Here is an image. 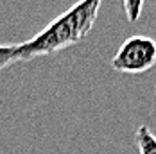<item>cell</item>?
Here are the masks:
<instances>
[{
	"instance_id": "1",
	"label": "cell",
	"mask_w": 156,
	"mask_h": 154,
	"mask_svg": "<svg viewBox=\"0 0 156 154\" xmlns=\"http://www.w3.org/2000/svg\"><path fill=\"white\" fill-rule=\"evenodd\" d=\"M101 2L102 0H79L29 41L16 43V61H31L40 56L56 54L83 41L94 29Z\"/></svg>"
},
{
	"instance_id": "5",
	"label": "cell",
	"mask_w": 156,
	"mask_h": 154,
	"mask_svg": "<svg viewBox=\"0 0 156 154\" xmlns=\"http://www.w3.org/2000/svg\"><path fill=\"white\" fill-rule=\"evenodd\" d=\"M16 61V43H9V45H0V70L11 66Z\"/></svg>"
},
{
	"instance_id": "6",
	"label": "cell",
	"mask_w": 156,
	"mask_h": 154,
	"mask_svg": "<svg viewBox=\"0 0 156 154\" xmlns=\"http://www.w3.org/2000/svg\"><path fill=\"white\" fill-rule=\"evenodd\" d=\"M154 92H156V84H154Z\"/></svg>"
},
{
	"instance_id": "4",
	"label": "cell",
	"mask_w": 156,
	"mask_h": 154,
	"mask_svg": "<svg viewBox=\"0 0 156 154\" xmlns=\"http://www.w3.org/2000/svg\"><path fill=\"white\" fill-rule=\"evenodd\" d=\"M144 4H145V0H122L126 18H127V22H129V23H135V22H138V20H140Z\"/></svg>"
},
{
	"instance_id": "2",
	"label": "cell",
	"mask_w": 156,
	"mask_h": 154,
	"mask_svg": "<svg viewBox=\"0 0 156 154\" xmlns=\"http://www.w3.org/2000/svg\"><path fill=\"white\" fill-rule=\"evenodd\" d=\"M156 65V40L149 36H129L111 58L109 66L120 74H145Z\"/></svg>"
},
{
	"instance_id": "3",
	"label": "cell",
	"mask_w": 156,
	"mask_h": 154,
	"mask_svg": "<svg viewBox=\"0 0 156 154\" xmlns=\"http://www.w3.org/2000/svg\"><path fill=\"white\" fill-rule=\"evenodd\" d=\"M135 142H136V149L140 154H156V135L145 124H142L136 129Z\"/></svg>"
}]
</instances>
